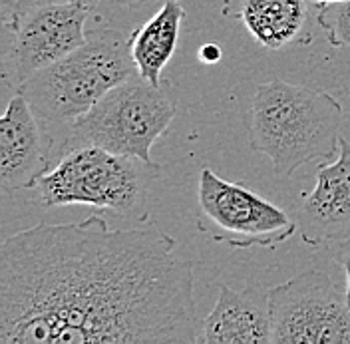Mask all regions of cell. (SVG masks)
Segmentation results:
<instances>
[{"label": "cell", "instance_id": "cell-11", "mask_svg": "<svg viewBox=\"0 0 350 344\" xmlns=\"http://www.w3.org/2000/svg\"><path fill=\"white\" fill-rule=\"evenodd\" d=\"M225 18L239 22L255 42L273 50H291L314 40L317 6L310 0H223Z\"/></svg>", "mask_w": 350, "mask_h": 344}, {"label": "cell", "instance_id": "cell-9", "mask_svg": "<svg viewBox=\"0 0 350 344\" xmlns=\"http://www.w3.org/2000/svg\"><path fill=\"white\" fill-rule=\"evenodd\" d=\"M40 116L16 92L0 120V183L4 194L36 187L38 179L50 172L58 157L54 137Z\"/></svg>", "mask_w": 350, "mask_h": 344}, {"label": "cell", "instance_id": "cell-14", "mask_svg": "<svg viewBox=\"0 0 350 344\" xmlns=\"http://www.w3.org/2000/svg\"><path fill=\"white\" fill-rule=\"evenodd\" d=\"M317 24L334 48H350V0L317 8Z\"/></svg>", "mask_w": 350, "mask_h": 344}, {"label": "cell", "instance_id": "cell-16", "mask_svg": "<svg viewBox=\"0 0 350 344\" xmlns=\"http://www.w3.org/2000/svg\"><path fill=\"white\" fill-rule=\"evenodd\" d=\"M334 249H336L334 251V259L342 267L345 277H347V301H349L350 308V239L349 241H342V243H336Z\"/></svg>", "mask_w": 350, "mask_h": 344}, {"label": "cell", "instance_id": "cell-3", "mask_svg": "<svg viewBox=\"0 0 350 344\" xmlns=\"http://www.w3.org/2000/svg\"><path fill=\"white\" fill-rule=\"evenodd\" d=\"M92 21V26L88 22L86 42L18 88L44 122L72 124L111 88L137 76L130 36L111 28L100 16Z\"/></svg>", "mask_w": 350, "mask_h": 344}, {"label": "cell", "instance_id": "cell-4", "mask_svg": "<svg viewBox=\"0 0 350 344\" xmlns=\"http://www.w3.org/2000/svg\"><path fill=\"white\" fill-rule=\"evenodd\" d=\"M175 114L177 90L174 84L163 78L159 86H153L137 74L111 88L92 109L72 122L56 155L60 159L76 148L96 146L155 163L153 144L170 128Z\"/></svg>", "mask_w": 350, "mask_h": 344}, {"label": "cell", "instance_id": "cell-18", "mask_svg": "<svg viewBox=\"0 0 350 344\" xmlns=\"http://www.w3.org/2000/svg\"><path fill=\"white\" fill-rule=\"evenodd\" d=\"M199 60L203 64H217L221 60V46L215 42L205 44L199 48Z\"/></svg>", "mask_w": 350, "mask_h": 344}, {"label": "cell", "instance_id": "cell-19", "mask_svg": "<svg viewBox=\"0 0 350 344\" xmlns=\"http://www.w3.org/2000/svg\"><path fill=\"white\" fill-rule=\"evenodd\" d=\"M66 2H72V4H78V6H82V8H86L90 12H94L104 0H66Z\"/></svg>", "mask_w": 350, "mask_h": 344}, {"label": "cell", "instance_id": "cell-2", "mask_svg": "<svg viewBox=\"0 0 350 344\" xmlns=\"http://www.w3.org/2000/svg\"><path fill=\"white\" fill-rule=\"evenodd\" d=\"M342 116L340 102L325 90L269 80L251 100L249 148L267 155L279 177H291L338 153Z\"/></svg>", "mask_w": 350, "mask_h": 344}, {"label": "cell", "instance_id": "cell-10", "mask_svg": "<svg viewBox=\"0 0 350 344\" xmlns=\"http://www.w3.org/2000/svg\"><path fill=\"white\" fill-rule=\"evenodd\" d=\"M293 219L303 243L323 249L350 239V140L340 135L334 161H323L314 187L301 195Z\"/></svg>", "mask_w": 350, "mask_h": 344}, {"label": "cell", "instance_id": "cell-20", "mask_svg": "<svg viewBox=\"0 0 350 344\" xmlns=\"http://www.w3.org/2000/svg\"><path fill=\"white\" fill-rule=\"evenodd\" d=\"M310 2H312L317 8H319V6H323V4H330V2H342V0H310Z\"/></svg>", "mask_w": 350, "mask_h": 344}, {"label": "cell", "instance_id": "cell-13", "mask_svg": "<svg viewBox=\"0 0 350 344\" xmlns=\"http://www.w3.org/2000/svg\"><path fill=\"white\" fill-rule=\"evenodd\" d=\"M185 10L179 0H165L155 14L130 34L131 58L137 74L159 86L163 82V68L174 56Z\"/></svg>", "mask_w": 350, "mask_h": 344}, {"label": "cell", "instance_id": "cell-8", "mask_svg": "<svg viewBox=\"0 0 350 344\" xmlns=\"http://www.w3.org/2000/svg\"><path fill=\"white\" fill-rule=\"evenodd\" d=\"M92 12L54 0L36 6L10 24H2V76L4 84L18 88L40 70L62 60L86 42Z\"/></svg>", "mask_w": 350, "mask_h": 344}, {"label": "cell", "instance_id": "cell-15", "mask_svg": "<svg viewBox=\"0 0 350 344\" xmlns=\"http://www.w3.org/2000/svg\"><path fill=\"white\" fill-rule=\"evenodd\" d=\"M54 0H0V14H2V24H10L16 18H21L22 14H26L28 10L42 6Z\"/></svg>", "mask_w": 350, "mask_h": 344}, {"label": "cell", "instance_id": "cell-5", "mask_svg": "<svg viewBox=\"0 0 350 344\" xmlns=\"http://www.w3.org/2000/svg\"><path fill=\"white\" fill-rule=\"evenodd\" d=\"M159 170V163L88 146L64 153L38 179L36 189L44 207L92 205L118 215H135L144 209Z\"/></svg>", "mask_w": 350, "mask_h": 344}, {"label": "cell", "instance_id": "cell-6", "mask_svg": "<svg viewBox=\"0 0 350 344\" xmlns=\"http://www.w3.org/2000/svg\"><path fill=\"white\" fill-rule=\"evenodd\" d=\"M199 233L231 249H275L299 233L297 221L245 181H227L211 168L199 173Z\"/></svg>", "mask_w": 350, "mask_h": 344}, {"label": "cell", "instance_id": "cell-1", "mask_svg": "<svg viewBox=\"0 0 350 344\" xmlns=\"http://www.w3.org/2000/svg\"><path fill=\"white\" fill-rule=\"evenodd\" d=\"M174 237L102 215L38 223L0 249V344L199 343L193 265Z\"/></svg>", "mask_w": 350, "mask_h": 344}, {"label": "cell", "instance_id": "cell-17", "mask_svg": "<svg viewBox=\"0 0 350 344\" xmlns=\"http://www.w3.org/2000/svg\"><path fill=\"white\" fill-rule=\"evenodd\" d=\"M113 2L120 6H126L128 10H133V12H148L150 8L161 6L165 0H113Z\"/></svg>", "mask_w": 350, "mask_h": 344}, {"label": "cell", "instance_id": "cell-7", "mask_svg": "<svg viewBox=\"0 0 350 344\" xmlns=\"http://www.w3.org/2000/svg\"><path fill=\"white\" fill-rule=\"evenodd\" d=\"M269 308L273 344H350L347 287L319 269L269 289Z\"/></svg>", "mask_w": 350, "mask_h": 344}, {"label": "cell", "instance_id": "cell-12", "mask_svg": "<svg viewBox=\"0 0 350 344\" xmlns=\"http://www.w3.org/2000/svg\"><path fill=\"white\" fill-rule=\"evenodd\" d=\"M199 343L209 344H269L271 308L269 293L259 287L235 291L219 285V299L201 324Z\"/></svg>", "mask_w": 350, "mask_h": 344}]
</instances>
